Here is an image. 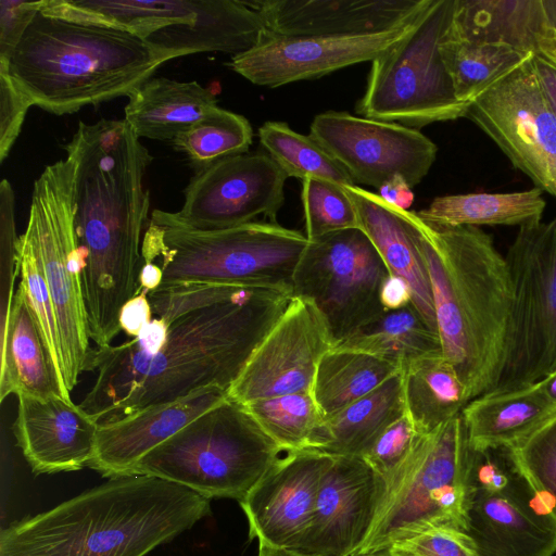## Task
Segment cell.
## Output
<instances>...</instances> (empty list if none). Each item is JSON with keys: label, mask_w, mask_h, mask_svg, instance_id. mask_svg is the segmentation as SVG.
<instances>
[{"label": "cell", "mask_w": 556, "mask_h": 556, "mask_svg": "<svg viewBox=\"0 0 556 556\" xmlns=\"http://www.w3.org/2000/svg\"><path fill=\"white\" fill-rule=\"evenodd\" d=\"M291 299L285 290L245 288L179 316L153 356L134 339L98 348L97 379L79 405L98 424H106L208 388L228 391Z\"/></svg>", "instance_id": "1"}, {"label": "cell", "mask_w": 556, "mask_h": 556, "mask_svg": "<svg viewBox=\"0 0 556 556\" xmlns=\"http://www.w3.org/2000/svg\"><path fill=\"white\" fill-rule=\"evenodd\" d=\"M75 163V232L90 339L111 345L119 313L140 292L141 232L148 224L143 177L152 162L125 119L79 122L64 146Z\"/></svg>", "instance_id": "2"}, {"label": "cell", "mask_w": 556, "mask_h": 556, "mask_svg": "<svg viewBox=\"0 0 556 556\" xmlns=\"http://www.w3.org/2000/svg\"><path fill=\"white\" fill-rule=\"evenodd\" d=\"M211 500L150 476L112 478L0 533V556H146L211 513Z\"/></svg>", "instance_id": "3"}, {"label": "cell", "mask_w": 556, "mask_h": 556, "mask_svg": "<svg viewBox=\"0 0 556 556\" xmlns=\"http://www.w3.org/2000/svg\"><path fill=\"white\" fill-rule=\"evenodd\" d=\"M417 223L442 354L471 401L493 390L504 365L513 301L507 262L479 227L431 226L418 215Z\"/></svg>", "instance_id": "4"}, {"label": "cell", "mask_w": 556, "mask_h": 556, "mask_svg": "<svg viewBox=\"0 0 556 556\" xmlns=\"http://www.w3.org/2000/svg\"><path fill=\"white\" fill-rule=\"evenodd\" d=\"M165 62L162 51L128 33L39 12L0 70L31 105L64 115L128 96Z\"/></svg>", "instance_id": "5"}, {"label": "cell", "mask_w": 556, "mask_h": 556, "mask_svg": "<svg viewBox=\"0 0 556 556\" xmlns=\"http://www.w3.org/2000/svg\"><path fill=\"white\" fill-rule=\"evenodd\" d=\"M308 243L298 230L276 222L197 231L150 218L143 235V262L162 268L159 288L186 285H230L288 291Z\"/></svg>", "instance_id": "6"}, {"label": "cell", "mask_w": 556, "mask_h": 556, "mask_svg": "<svg viewBox=\"0 0 556 556\" xmlns=\"http://www.w3.org/2000/svg\"><path fill=\"white\" fill-rule=\"evenodd\" d=\"M281 448L229 396L144 455L132 476L155 477L208 498L241 501Z\"/></svg>", "instance_id": "7"}, {"label": "cell", "mask_w": 556, "mask_h": 556, "mask_svg": "<svg viewBox=\"0 0 556 556\" xmlns=\"http://www.w3.org/2000/svg\"><path fill=\"white\" fill-rule=\"evenodd\" d=\"M75 163L66 156L48 165L35 180L26 230L42 269L54 307L65 389L94 369L81 281V258L75 232Z\"/></svg>", "instance_id": "8"}, {"label": "cell", "mask_w": 556, "mask_h": 556, "mask_svg": "<svg viewBox=\"0 0 556 556\" xmlns=\"http://www.w3.org/2000/svg\"><path fill=\"white\" fill-rule=\"evenodd\" d=\"M470 454L462 414L420 434L407 459L387 480L374 527L354 556L382 553L393 542L434 526L466 531Z\"/></svg>", "instance_id": "9"}, {"label": "cell", "mask_w": 556, "mask_h": 556, "mask_svg": "<svg viewBox=\"0 0 556 556\" xmlns=\"http://www.w3.org/2000/svg\"><path fill=\"white\" fill-rule=\"evenodd\" d=\"M455 0H431L413 30L371 62L366 89L356 104L362 117L419 129L465 117L468 104L455 93L440 45Z\"/></svg>", "instance_id": "10"}, {"label": "cell", "mask_w": 556, "mask_h": 556, "mask_svg": "<svg viewBox=\"0 0 556 556\" xmlns=\"http://www.w3.org/2000/svg\"><path fill=\"white\" fill-rule=\"evenodd\" d=\"M505 258L513 301L495 392L533 384L556 370V217L520 226Z\"/></svg>", "instance_id": "11"}, {"label": "cell", "mask_w": 556, "mask_h": 556, "mask_svg": "<svg viewBox=\"0 0 556 556\" xmlns=\"http://www.w3.org/2000/svg\"><path fill=\"white\" fill-rule=\"evenodd\" d=\"M466 532L477 556L556 553V517L517 470L507 448H471Z\"/></svg>", "instance_id": "12"}, {"label": "cell", "mask_w": 556, "mask_h": 556, "mask_svg": "<svg viewBox=\"0 0 556 556\" xmlns=\"http://www.w3.org/2000/svg\"><path fill=\"white\" fill-rule=\"evenodd\" d=\"M390 275L361 228L308 240L292 281V296L311 301L327 321L334 345L384 313L381 290Z\"/></svg>", "instance_id": "13"}, {"label": "cell", "mask_w": 556, "mask_h": 556, "mask_svg": "<svg viewBox=\"0 0 556 556\" xmlns=\"http://www.w3.org/2000/svg\"><path fill=\"white\" fill-rule=\"evenodd\" d=\"M531 59L471 101L465 117L486 134L534 187L556 200V117Z\"/></svg>", "instance_id": "14"}, {"label": "cell", "mask_w": 556, "mask_h": 556, "mask_svg": "<svg viewBox=\"0 0 556 556\" xmlns=\"http://www.w3.org/2000/svg\"><path fill=\"white\" fill-rule=\"evenodd\" d=\"M287 178L268 154L225 157L197 172L178 212L154 210L151 218L197 231L238 227L260 215L275 223L285 201Z\"/></svg>", "instance_id": "15"}, {"label": "cell", "mask_w": 556, "mask_h": 556, "mask_svg": "<svg viewBox=\"0 0 556 556\" xmlns=\"http://www.w3.org/2000/svg\"><path fill=\"white\" fill-rule=\"evenodd\" d=\"M309 136L355 182L380 188L401 176L413 188L430 170L437 146L419 130L397 123L328 111L314 117Z\"/></svg>", "instance_id": "16"}, {"label": "cell", "mask_w": 556, "mask_h": 556, "mask_svg": "<svg viewBox=\"0 0 556 556\" xmlns=\"http://www.w3.org/2000/svg\"><path fill=\"white\" fill-rule=\"evenodd\" d=\"M333 346L329 326L317 307L306 299L292 296L228 396L245 405L279 395L312 393L318 365Z\"/></svg>", "instance_id": "17"}, {"label": "cell", "mask_w": 556, "mask_h": 556, "mask_svg": "<svg viewBox=\"0 0 556 556\" xmlns=\"http://www.w3.org/2000/svg\"><path fill=\"white\" fill-rule=\"evenodd\" d=\"M387 482L361 456H336L325 471L296 556H354L367 540Z\"/></svg>", "instance_id": "18"}, {"label": "cell", "mask_w": 556, "mask_h": 556, "mask_svg": "<svg viewBox=\"0 0 556 556\" xmlns=\"http://www.w3.org/2000/svg\"><path fill=\"white\" fill-rule=\"evenodd\" d=\"M418 16L400 27L365 36H267L233 55L228 66L254 85L270 88L319 78L356 63L372 62L406 37Z\"/></svg>", "instance_id": "19"}, {"label": "cell", "mask_w": 556, "mask_h": 556, "mask_svg": "<svg viewBox=\"0 0 556 556\" xmlns=\"http://www.w3.org/2000/svg\"><path fill=\"white\" fill-rule=\"evenodd\" d=\"M332 459L311 450L279 457L239 501L250 539L295 554L312 522L318 489Z\"/></svg>", "instance_id": "20"}, {"label": "cell", "mask_w": 556, "mask_h": 556, "mask_svg": "<svg viewBox=\"0 0 556 556\" xmlns=\"http://www.w3.org/2000/svg\"><path fill=\"white\" fill-rule=\"evenodd\" d=\"M431 0H265L250 5L268 36L353 37L387 31L415 20Z\"/></svg>", "instance_id": "21"}, {"label": "cell", "mask_w": 556, "mask_h": 556, "mask_svg": "<svg viewBox=\"0 0 556 556\" xmlns=\"http://www.w3.org/2000/svg\"><path fill=\"white\" fill-rule=\"evenodd\" d=\"M13 433L36 475L77 471L93 456L99 424L62 396L18 395Z\"/></svg>", "instance_id": "22"}, {"label": "cell", "mask_w": 556, "mask_h": 556, "mask_svg": "<svg viewBox=\"0 0 556 556\" xmlns=\"http://www.w3.org/2000/svg\"><path fill=\"white\" fill-rule=\"evenodd\" d=\"M227 397V390L208 388L113 422L99 424L88 467L109 479L132 476L144 455Z\"/></svg>", "instance_id": "23"}, {"label": "cell", "mask_w": 556, "mask_h": 556, "mask_svg": "<svg viewBox=\"0 0 556 556\" xmlns=\"http://www.w3.org/2000/svg\"><path fill=\"white\" fill-rule=\"evenodd\" d=\"M343 189L355 206L359 228L377 249L390 275L408 285L414 306L438 333L416 212L392 205L377 193L356 185L343 186Z\"/></svg>", "instance_id": "24"}, {"label": "cell", "mask_w": 556, "mask_h": 556, "mask_svg": "<svg viewBox=\"0 0 556 556\" xmlns=\"http://www.w3.org/2000/svg\"><path fill=\"white\" fill-rule=\"evenodd\" d=\"M556 29V0H455L448 34L538 55Z\"/></svg>", "instance_id": "25"}, {"label": "cell", "mask_w": 556, "mask_h": 556, "mask_svg": "<svg viewBox=\"0 0 556 556\" xmlns=\"http://www.w3.org/2000/svg\"><path fill=\"white\" fill-rule=\"evenodd\" d=\"M192 24L162 28L146 39L164 53L167 61L193 53H243L268 33L258 12L248 1L195 0Z\"/></svg>", "instance_id": "26"}, {"label": "cell", "mask_w": 556, "mask_h": 556, "mask_svg": "<svg viewBox=\"0 0 556 556\" xmlns=\"http://www.w3.org/2000/svg\"><path fill=\"white\" fill-rule=\"evenodd\" d=\"M9 394L72 401L46 346L24 290L14 293L2 333L0 400Z\"/></svg>", "instance_id": "27"}, {"label": "cell", "mask_w": 556, "mask_h": 556, "mask_svg": "<svg viewBox=\"0 0 556 556\" xmlns=\"http://www.w3.org/2000/svg\"><path fill=\"white\" fill-rule=\"evenodd\" d=\"M555 415L556 405L538 383L486 392L469 401L462 412L475 451L509 448Z\"/></svg>", "instance_id": "28"}, {"label": "cell", "mask_w": 556, "mask_h": 556, "mask_svg": "<svg viewBox=\"0 0 556 556\" xmlns=\"http://www.w3.org/2000/svg\"><path fill=\"white\" fill-rule=\"evenodd\" d=\"M124 119L136 135L173 140L217 106L215 94L197 81L150 78L128 96Z\"/></svg>", "instance_id": "29"}, {"label": "cell", "mask_w": 556, "mask_h": 556, "mask_svg": "<svg viewBox=\"0 0 556 556\" xmlns=\"http://www.w3.org/2000/svg\"><path fill=\"white\" fill-rule=\"evenodd\" d=\"M405 415L402 374L338 413L325 417L306 450L330 456H362L378 435Z\"/></svg>", "instance_id": "30"}, {"label": "cell", "mask_w": 556, "mask_h": 556, "mask_svg": "<svg viewBox=\"0 0 556 556\" xmlns=\"http://www.w3.org/2000/svg\"><path fill=\"white\" fill-rule=\"evenodd\" d=\"M40 13L142 40L170 25L192 24L197 17L194 0H45Z\"/></svg>", "instance_id": "31"}, {"label": "cell", "mask_w": 556, "mask_h": 556, "mask_svg": "<svg viewBox=\"0 0 556 556\" xmlns=\"http://www.w3.org/2000/svg\"><path fill=\"white\" fill-rule=\"evenodd\" d=\"M405 415L418 433H428L462 414L470 401L454 366L437 353L401 370Z\"/></svg>", "instance_id": "32"}, {"label": "cell", "mask_w": 556, "mask_h": 556, "mask_svg": "<svg viewBox=\"0 0 556 556\" xmlns=\"http://www.w3.org/2000/svg\"><path fill=\"white\" fill-rule=\"evenodd\" d=\"M536 187L507 193H467L435 198L417 212L426 224L438 227L522 226L540 222L546 202Z\"/></svg>", "instance_id": "33"}, {"label": "cell", "mask_w": 556, "mask_h": 556, "mask_svg": "<svg viewBox=\"0 0 556 556\" xmlns=\"http://www.w3.org/2000/svg\"><path fill=\"white\" fill-rule=\"evenodd\" d=\"M333 349L367 353L395 364L401 370L421 357L442 353L439 334L413 303L384 311Z\"/></svg>", "instance_id": "34"}, {"label": "cell", "mask_w": 556, "mask_h": 556, "mask_svg": "<svg viewBox=\"0 0 556 556\" xmlns=\"http://www.w3.org/2000/svg\"><path fill=\"white\" fill-rule=\"evenodd\" d=\"M401 369L374 355L332 349L320 361L313 396L325 417L331 416L382 386Z\"/></svg>", "instance_id": "35"}, {"label": "cell", "mask_w": 556, "mask_h": 556, "mask_svg": "<svg viewBox=\"0 0 556 556\" xmlns=\"http://www.w3.org/2000/svg\"><path fill=\"white\" fill-rule=\"evenodd\" d=\"M447 31L440 45L441 55L457 99L468 105L533 56L507 46L456 38Z\"/></svg>", "instance_id": "36"}, {"label": "cell", "mask_w": 556, "mask_h": 556, "mask_svg": "<svg viewBox=\"0 0 556 556\" xmlns=\"http://www.w3.org/2000/svg\"><path fill=\"white\" fill-rule=\"evenodd\" d=\"M258 138L288 177L317 178L342 187L355 185L346 169L326 149L283 122H266L258 129Z\"/></svg>", "instance_id": "37"}, {"label": "cell", "mask_w": 556, "mask_h": 556, "mask_svg": "<svg viewBox=\"0 0 556 556\" xmlns=\"http://www.w3.org/2000/svg\"><path fill=\"white\" fill-rule=\"evenodd\" d=\"M252 138L251 124L244 116L217 105L172 141L199 172L222 159L247 153Z\"/></svg>", "instance_id": "38"}, {"label": "cell", "mask_w": 556, "mask_h": 556, "mask_svg": "<svg viewBox=\"0 0 556 556\" xmlns=\"http://www.w3.org/2000/svg\"><path fill=\"white\" fill-rule=\"evenodd\" d=\"M282 452L306 450L325 416L313 393H292L244 405Z\"/></svg>", "instance_id": "39"}, {"label": "cell", "mask_w": 556, "mask_h": 556, "mask_svg": "<svg viewBox=\"0 0 556 556\" xmlns=\"http://www.w3.org/2000/svg\"><path fill=\"white\" fill-rule=\"evenodd\" d=\"M507 451L517 470L556 517V415Z\"/></svg>", "instance_id": "40"}, {"label": "cell", "mask_w": 556, "mask_h": 556, "mask_svg": "<svg viewBox=\"0 0 556 556\" xmlns=\"http://www.w3.org/2000/svg\"><path fill=\"white\" fill-rule=\"evenodd\" d=\"M304 230L308 240L325 235L359 228L354 204L342 186L317 179L302 180Z\"/></svg>", "instance_id": "41"}, {"label": "cell", "mask_w": 556, "mask_h": 556, "mask_svg": "<svg viewBox=\"0 0 556 556\" xmlns=\"http://www.w3.org/2000/svg\"><path fill=\"white\" fill-rule=\"evenodd\" d=\"M15 267L21 276L20 287L24 290L35 314L62 386L65 389L62 375L60 334L52 300L39 261L23 235L17 238L15 244Z\"/></svg>", "instance_id": "42"}, {"label": "cell", "mask_w": 556, "mask_h": 556, "mask_svg": "<svg viewBox=\"0 0 556 556\" xmlns=\"http://www.w3.org/2000/svg\"><path fill=\"white\" fill-rule=\"evenodd\" d=\"M384 553L391 556H477L468 533L447 525L430 527L400 539Z\"/></svg>", "instance_id": "43"}, {"label": "cell", "mask_w": 556, "mask_h": 556, "mask_svg": "<svg viewBox=\"0 0 556 556\" xmlns=\"http://www.w3.org/2000/svg\"><path fill=\"white\" fill-rule=\"evenodd\" d=\"M420 434L404 415L386 428L361 457L387 482L407 459Z\"/></svg>", "instance_id": "44"}, {"label": "cell", "mask_w": 556, "mask_h": 556, "mask_svg": "<svg viewBox=\"0 0 556 556\" xmlns=\"http://www.w3.org/2000/svg\"><path fill=\"white\" fill-rule=\"evenodd\" d=\"M29 100L14 85L9 74L0 70V162L10 153L17 139Z\"/></svg>", "instance_id": "45"}, {"label": "cell", "mask_w": 556, "mask_h": 556, "mask_svg": "<svg viewBox=\"0 0 556 556\" xmlns=\"http://www.w3.org/2000/svg\"><path fill=\"white\" fill-rule=\"evenodd\" d=\"M45 0L0 1V63H7L35 16L41 11Z\"/></svg>", "instance_id": "46"}, {"label": "cell", "mask_w": 556, "mask_h": 556, "mask_svg": "<svg viewBox=\"0 0 556 556\" xmlns=\"http://www.w3.org/2000/svg\"><path fill=\"white\" fill-rule=\"evenodd\" d=\"M152 314L149 292L141 290L122 307L119 313L121 329L135 339L141 329L152 320Z\"/></svg>", "instance_id": "47"}, {"label": "cell", "mask_w": 556, "mask_h": 556, "mask_svg": "<svg viewBox=\"0 0 556 556\" xmlns=\"http://www.w3.org/2000/svg\"><path fill=\"white\" fill-rule=\"evenodd\" d=\"M168 330L169 324L163 318L155 317L141 329L134 340L144 354L153 356L166 344Z\"/></svg>", "instance_id": "48"}, {"label": "cell", "mask_w": 556, "mask_h": 556, "mask_svg": "<svg viewBox=\"0 0 556 556\" xmlns=\"http://www.w3.org/2000/svg\"><path fill=\"white\" fill-rule=\"evenodd\" d=\"M384 311L399 309L413 303L408 285L400 277L389 275L381 290Z\"/></svg>", "instance_id": "49"}, {"label": "cell", "mask_w": 556, "mask_h": 556, "mask_svg": "<svg viewBox=\"0 0 556 556\" xmlns=\"http://www.w3.org/2000/svg\"><path fill=\"white\" fill-rule=\"evenodd\" d=\"M531 64L544 98L556 117V68L538 55L532 56Z\"/></svg>", "instance_id": "50"}, {"label": "cell", "mask_w": 556, "mask_h": 556, "mask_svg": "<svg viewBox=\"0 0 556 556\" xmlns=\"http://www.w3.org/2000/svg\"><path fill=\"white\" fill-rule=\"evenodd\" d=\"M388 203L407 210L414 202L412 187L401 176H395L378 188V193Z\"/></svg>", "instance_id": "51"}, {"label": "cell", "mask_w": 556, "mask_h": 556, "mask_svg": "<svg viewBox=\"0 0 556 556\" xmlns=\"http://www.w3.org/2000/svg\"><path fill=\"white\" fill-rule=\"evenodd\" d=\"M162 280V268L153 262H143L139 277L140 291L146 290L150 293L161 286Z\"/></svg>", "instance_id": "52"}, {"label": "cell", "mask_w": 556, "mask_h": 556, "mask_svg": "<svg viewBox=\"0 0 556 556\" xmlns=\"http://www.w3.org/2000/svg\"><path fill=\"white\" fill-rule=\"evenodd\" d=\"M538 56L544 59L556 68V29L553 35L541 45Z\"/></svg>", "instance_id": "53"}, {"label": "cell", "mask_w": 556, "mask_h": 556, "mask_svg": "<svg viewBox=\"0 0 556 556\" xmlns=\"http://www.w3.org/2000/svg\"><path fill=\"white\" fill-rule=\"evenodd\" d=\"M535 383H538L549 401L556 405V370Z\"/></svg>", "instance_id": "54"}, {"label": "cell", "mask_w": 556, "mask_h": 556, "mask_svg": "<svg viewBox=\"0 0 556 556\" xmlns=\"http://www.w3.org/2000/svg\"><path fill=\"white\" fill-rule=\"evenodd\" d=\"M258 556H296L292 553L260 544Z\"/></svg>", "instance_id": "55"}, {"label": "cell", "mask_w": 556, "mask_h": 556, "mask_svg": "<svg viewBox=\"0 0 556 556\" xmlns=\"http://www.w3.org/2000/svg\"><path fill=\"white\" fill-rule=\"evenodd\" d=\"M365 556H391V555L382 552V553H377V554H372V555H365Z\"/></svg>", "instance_id": "56"}]
</instances>
